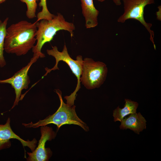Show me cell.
<instances>
[{"mask_svg":"<svg viewBox=\"0 0 161 161\" xmlns=\"http://www.w3.org/2000/svg\"><path fill=\"white\" fill-rule=\"evenodd\" d=\"M120 122V129H129L137 134L146 129V121L140 112L130 114Z\"/></svg>","mask_w":161,"mask_h":161,"instance_id":"obj_10","label":"cell"},{"mask_svg":"<svg viewBox=\"0 0 161 161\" xmlns=\"http://www.w3.org/2000/svg\"><path fill=\"white\" fill-rule=\"evenodd\" d=\"M40 131L41 135L38 146L32 152H27L28 161H48L52 156V151L49 148L45 147V144L47 141L54 139L56 133L47 125L41 126Z\"/></svg>","mask_w":161,"mask_h":161,"instance_id":"obj_8","label":"cell"},{"mask_svg":"<svg viewBox=\"0 0 161 161\" xmlns=\"http://www.w3.org/2000/svg\"><path fill=\"white\" fill-rule=\"evenodd\" d=\"M47 52L49 55L52 56L55 58L56 63L52 69H49L47 67L45 68L46 73L43 76L42 78L52 71L59 69L58 65V62L61 61L65 62L68 65L72 73L77 78V83L75 89L70 95L64 97V98L66 100V103L70 106H72L74 105L77 92L80 88V79L83 61L82 57L80 55H78L77 56L76 60H73L69 55L65 44L62 52L59 51L57 47L54 46L52 47L51 49H47Z\"/></svg>","mask_w":161,"mask_h":161,"instance_id":"obj_4","label":"cell"},{"mask_svg":"<svg viewBox=\"0 0 161 161\" xmlns=\"http://www.w3.org/2000/svg\"><path fill=\"white\" fill-rule=\"evenodd\" d=\"M97 0L100 2H103L105 1V0Z\"/></svg>","mask_w":161,"mask_h":161,"instance_id":"obj_18","label":"cell"},{"mask_svg":"<svg viewBox=\"0 0 161 161\" xmlns=\"http://www.w3.org/2000/svg\"><path fill=\"white\" fill-rule=\"evenodd\" d=\"M10 120L7 119L4 124H0V151L9 148L11 145L10 140L16 139L20 142L23 147H28L32 152L35 149L37 143L35 138L31 141L25 140L16 134L12 130L10 126Z\"/></svg>","mask_w":161,"mask_h":161,"instance_id":"obj_9","label":"cell"},{"mask_svg":"<svg viewBox=\"0 0 161 161\" xmlns=\"http://www.w3.org/2000/svg\"><path fill=\"white\" fill-rule=\"evenodd\" d=\"M125 102L123 108L121 109L118 106L113 111V116L115 122H121L127 115L136 113L138 106L137 102L127 99H125Z\"/></svg>","mask_w":161,"mask_h":161,"instance_id":"obj_12","label":"cell"},{"mask_svg":"<svg viewBox=\"0 0 161 161\" xmlns=\"http://www.w3.org/2000/svg\"><path fill=\"white\" fill-rule=\"evenodd\" d=\"M37 29L36 21L21 20L12 24L6 30L4 50L18 56L26 54L34 46Z\"/></svg>","mask_w":161,"mask_h":161,"instance_id":"obj_1","label":"cell"},{"mask_svg":"<svg viewBox=\"0 0 161 161\" xmlns=\"http://www.w3.org/2000/svg\"><path fill=\"white\" fill-rule=\"evenodd\" d=\"M39 6L42 7L41 11L37 15V20L36 21L38 22L42 19L50 20L52 19L55 15L51 13L49 11L47 5V0H40Z\"/></svg>","mask_w":161,"mask_h":161,"instance_id":"obj_14","label":"cell"},{"mask_svg":"<svg viewBox=\"0 0 161 161\" xmlns=\"http://www.w3.org/2000/svg\"><path fill=\"white\" fill-rule=\"evenodd\" d=\"M6 0H0V3H1L4 2Z\"/></svg>","mask_w":161,"mask_h":161,"instance_id":"obj_17","label":"cell"},{"mask_svg":"<svg viewBox=\"0 0 161 161\" xmlns=\"http://www.w3.org/2000/svg\"><path fill=\"white\" fill-rule=\"evenodd\" d=\"M9 19L7 18L3 22L0 20V66L2 67L6 65L4 56V45L6 35L7 26Z\"/></svg>","mask_w":161,"mask_h":161,"instance_id":"obj_13","label":"cell"},{"mask_svg":"<svg viewBox=\"0 0 161 161\" xmlns=\"http://www.w3.org/2000/svg\"><path fill=\"white\" fill-rule=\"evenodd\" d=\"M60 101V106L56 112L52 115H49L42 120L33 123L32 122L22 123V125L27 128H35L40 126H46L52 124L57 126V131L62 126L66 124H73L78 126L85 131L89 130L86 124L80 119L77 115L75 110V106H70L65 103L61 96V92L58 89L55 90Z\"/></svg>","mask_w":161,"mask_h":161,"instance_id":"obj_3","label":"cell"},{"mask_svg":"<svg viewBox=\"0 0 161 161\" xmlns=\"http://www.w3.org/2000/svg\"><path fill=\"white\" fill-rule=\"evenodd\" d=\"M155 0H123L124 12L117 19L118 22L124 23L127 20L134 19L138 21L146 29L150 34V39L154 49V32L151 30L152 24L147 22L144 19V10L147 5L154 3Z\"/></svg>","mask_w":161,"mask_h":161,"instance_id":"obj_6","label":"cell"},{"mask_svg":"<svg viewBox=\"0 0 161 161\" xmlns=\"http://www.w3.org/2000/svg\"><path fill=\"white\" fill-rule=\"evenodd\" d=\"M37 28L36 38L37 43L32 48L34 56L43 58L45 56L41 51L43 45L51 41L57 32L60 30L68 31L71 36H73V31L75 27L74 24L66 21L63 16L60 13L51 20L42 19L36 22Z\"/></svg>","mask_w":161,"mask_h":161,"instance_id":"obj_2","label":"cell"},{"mask_svg":"<svg viewBox=\"0 0 161 161\" xmlns=\"http://www.w3.org/2000/svg\"><path fill=\"white\" fill-rule=\"evenodd\" d=\"M114 3L117 6H120L121 4L120 0H112Z\"/></svg>","mask_w":161,"mask_h":161,"instance_id":"obj_16","label":"cell"},{"mask_svg":"<svg viewBox=\"0 0 161 161\" xmlns=\"http://www.w3.org/2000/svg\"><path fill=\"white\" fill-rule=\"evenodd\" d=\"M38 58V57L33 56L27 65L17 71L12 77L5 80H0V83L10 84L14 89L16 97L10 110L18 105L20 100L22 91L28 88L30 83L28 75L29 70L32 65Z\"/></svg>","mask_w":161,"mask_h":161,"instance_id":"obj_7","label":"cell"},{"mask_svg":"<svg viewBox=\"0 0 161 161\" xmlns=\"http://www.w3.org/2000/svg\"><path fill=\"white\" fill-rule=\"evenodd\" d=\"M82 13L86 28H94L98 24L99 11L95 7L93 0H80Z\"/></svg>","mask_w":161,"mask_h":161,"instance_id":"obj_11","label":"cell"},{"mask_svg":"<svg viewBox=\"0 0 161 161\" xmlns=\"http://www.w3.org/2000/svg\"><path fill=\"white\" fill-rule=\"evenodd\" d=\"M107 72L105 63L86 58L83 60L80 82L89 89L98 88L105 81Z\"/></svg>","mask_w":161,"mask_h":161,"instance_id":"obj_5","label":"cell"},{"mask_svg":"<svg viewBox=\"0 0 161 161\" xmlns=\"http://www.w3.org/2000/svg\"><path fill=\"white\" fill-rule=\"evenodd\" d=\"M26 4L27 10L26 12L27 17L32 19L36 17V12L37 7V1L38 0H20Z\"/></svg>","mask_w":161,"mask_h":161,"instance_id":"obj_15","label":"cell"}]
</instances>
